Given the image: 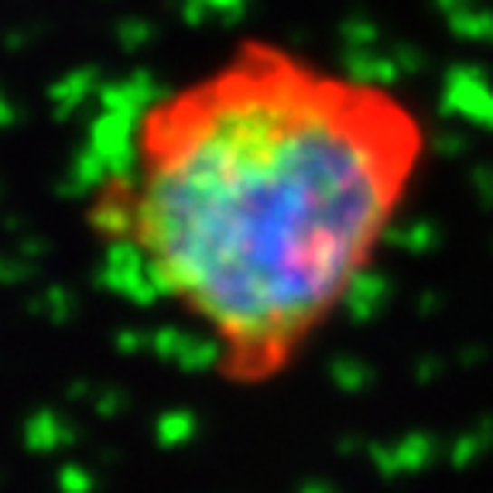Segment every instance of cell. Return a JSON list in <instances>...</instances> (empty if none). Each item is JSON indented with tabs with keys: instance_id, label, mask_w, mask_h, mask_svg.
Instances as JSON below:
<instances>
[{
	"instance_id": "cell-1",
	"label": "cell",
	"mask_w": 493,
	"mask_h": 493,
	"mask_svg": "<svg viewBox=\"0 0 493 493\" xmlns=\"http://www.w3.org/2000/svg\"><path fill=\"white\" fill-rule=\"evenodd\" d=\"M418 161L421 127L387 86L240 38L140 107L86 223L223 384L257 391L353 302Z\"/></svg>"
}]
</instances>
